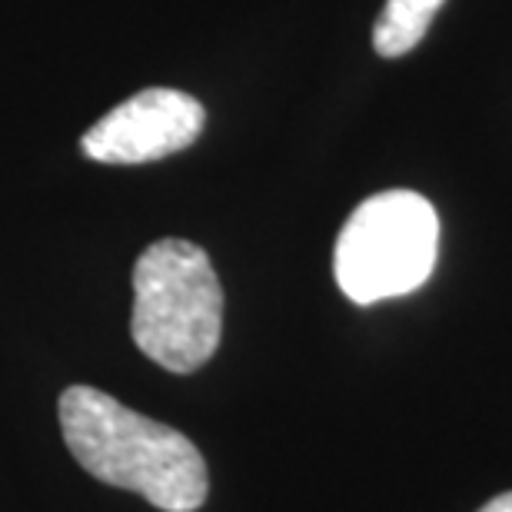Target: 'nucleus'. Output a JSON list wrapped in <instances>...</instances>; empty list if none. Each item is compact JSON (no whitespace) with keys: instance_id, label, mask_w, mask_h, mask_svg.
<instances>
[{"instance_id":"f257e3e1","label":"nucleus","mask_w":512,"mask_h":512,"mask_svg":"<svg viewBox=\"0 0 512 512\" xmlns=\"http://www.w3.org/2000/svg\"><path fill=\"white\" fill-rule=\"evenodd\" d=\"M60 429L74 459L107 486L140 493L163 512H193L210 493L207 463L180 429L133 413L94 386L60 396Z\"/></svg>"},{"instance_id":"f03ea898","label":"nucleus","mask_w":512,"mask_h":512,"mask_svg":"<svg viewBox=\"0 0 512 512\" xmlns=\"http://www.w3.org/2000/svg\"><path fill=\"white\" fill-rule=\"evenodd\" d=\"M130 333L140 353L170 373H193L217 353L223 286L210 256L190 240H157L133 266Z\"/></svg>"},{"instance_id":"7ed1b4c3","label":"nucleus","mask_w":512,"mask_h":512,"mask_svg":"<svg viewBox=\"0 0 512 512\" xmlns=\"http://www.w3.org/2000/svg\"><path fill=\"white\" fill-rule=\"evenodd\" d=\"M439 220L413 190H386L360 203L340 230L333 273L353 303L370 306L419 290L436 266Z\"/></svg>"},{"instance_id":"20e7f679","label":"nucleus","mask_w":512,"mask_h":512,"mask_svg":"<svg viewBox=\"0 0 512 512\" xmlns=\"http://www.w3.org/2000/svg\"><path fill=\"white\" fill-rule=\"evenodd\" d=\"M207 110L197 97L173 87H150L124 100L84 133L80 150L97 163H150L197 143Z\"/></svg>"},{"instance_id":"39448f33","label":"nucleus","mask_w":512,"mask_h":512,"mask_svg":"<svg viewBox=\"0 0 512 512\" xmlns=\"http://www.w3.org/2000/svg\"><path fill=\"white\" fill-rule=\"evenodd\" d=\"M446 0H386L383 14L376 17L373 47L383 57H403L426 37L429 24Z\"/></svg>"},{"instance_id":"423d86ee","label":"nucleus","mask_w":512,"mask_h":512,"mask_svg":"<svg viewBox=\"0 0 512 512\" xmlns=\"http://www.w3.org/2000/svg\"><path fill=\"white\" fill-rule=\"evenodd\" d=\"M479 512H512V493H503V496L489 499V503L479 509Z\"/></svg>"}]
</instances>
